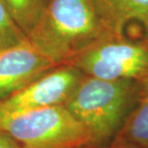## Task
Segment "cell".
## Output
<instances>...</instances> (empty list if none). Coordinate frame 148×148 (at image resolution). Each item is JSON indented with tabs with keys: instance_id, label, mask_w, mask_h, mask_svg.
Wrapping results in <instances>:
<instances>
[{
	"instance_id": "3",
	"label": "cell",
	"mask_w": 148,
	"mask_h": 148,
	"mask_svg": "<svg viewBox=\"0 0 148 148\" xmlns=\"http://www.w3.org/2000/svg\"><path fill=\"white\" fill-rule=\"evenodd\" d=\"M0 130L18 148L91 146V136L64 105L20 112L0 111Z\"/></svg>"
},
{
	"instance_id": "9",
	"label": "cell",
	"mask_w": 148,
	"mask_h": 148,
	"mask_svg": "<svg viewBox=\"0 0 148 148\" xmlns=\"http://www.w3.org/2000/svg\"><path fill=\"white\" fill-rule=\"evenodd\" d=\"M12 16L29 37L40 20L46 0H2Z\"/></svg>"
},
{
	"instance_id": "5",
	"label": "cell",
	"mask_w": 148,
	"mask_h": 148,
	"mask_svg": "<svg viewBox=\"0 0 148 148\" xmlns=\"http://www.w3.org/2000/svg\"><path fill=\"white\" fill-rule=\"evenodd\" d=\"M85 74L70 63L59 64L30 84L0 99L1 112L64 105Z\"/></svg>"
},
{
	"instance_id": "1",
	"label": "cell",
	"mask_w": 148,
	"mask_h": 148,
	"mask_svg": "<svg viewBox=\"0 0 148 148\" xmlns=\"http://www.w3.org/2000/svg\"><path fill=\"white\" fill-rule=\"evenodd\" d=\"M110 36L94 0H46L28 38L56 64H63Z\"/></svg>"
},
{
	"instance_id": "11",
	"label": "cell",
	"mask_w": 148,
	"mask_h": 148,
	"mask_svg": "<svg viewBox=\"0 0 148 148\" xmlns=\"http://www.w3.org/2000/svg\"><path fill=\"white\" fill-rule=\"evenodd\" d=\"M0 148H18L14 141L0 130Z\"/></svg>"
},
{
	"instance_id": "4",
	"label": "cell",
	"mask_w": 148,
	"mask_h": 148,
	"mask_svg": "<svg viewBox=\"0 0 148 148\" xmlns=\"http://www.w3.org/2000/svg\"><path fill=\"white\" fill-rule=\"evenodd\" d=\"M70 64L94 78L141 83L148 78V41L110 36L85 49Z\"/></svg>"
},
{
	"instance_id": "7",
	"label": "cell",
	"mask_w": 148,
	"mask_h": 148,
	"mask_svg": "<svg viewBox=\"0 0 148 148\" xmlns=\"http://www.w3.org/2000/svg\"><path fill=\"white\" fill-rule=\"evenodd\" d=\"M103 22L112 36H122L132 21L148 30V0H94Z\"/></svg>"
},
{
	"instance_id": "13",
	"label": "cell",
	"mask_w": 148,
	"mask_h": 148,
	"mask_svg": "<svg viewBox=\"0 0 148 148\" xmlns=\"http://www.w3.org/2000/svg\"><path fill=\"white\" fill-rule=\"evenodd\" d=\"M145 38H146L147 41H148V30L146 31V37H145Z\"/></svg>"
},
{
	"instance_id": "12",
	"label": "cell",
	"mask_w": 148,
	"mask_h": 148,
	"mask_svg": "<svg viewBox=\"0 0 148 148\" xmlns=\"http://www.w3.org/2000/svg\"><path fill=\"white\" fill-rule=\"evenodd\" d=\"M91 148H136L134 146H131V145H127V144H123V143H114L112 141L106 146H103V147H92Z\"/></svg>"
},
{
	"instance_id": "10",
	"label": "cell",
	"mask_w": 148,
	"mask_h": 148,
	"mask_svg": "<svg viewBox=\"0 0 148 148\" xmlns=\"http://www.w3.org/2000/svg\"><path fill=\"white\" fill-rule=\"evenodd\" d=\"M28 40L27 35L16 22L4 2L0 0V50L17 45Z\"/></svg>"
},
{
	"instance_id": "8",
	"label": "cell",
	"mask_w": 148,
	"mask_h": 148,
	"mask_svg": "<svg viewBox=\"0 0 148 148\" xmlns=\"http://www.w3.org/2000/svg\"><path fill=\"white\" fill-rule=\"evenodd\" d=\"M112 141L136 148H148V78L141 82L137 104Z\"/></svg>"
},
{
	"instance_id": "14",
	"label": "cell",
	"mask_w": 148,
	"mask_h": 148,
	"mask_svg": "<svg viewBox=\"0 0 148 148\" xmlns=\"http://www.w3.org/2000/svg\"><path fill=\"white\" fill-rule=\"evenodd\" d=\"M81 148H91V146H85V147H81Z\"/></svg>"
},
{
	"instance_id": "6",
	"label": "cell",
	"mask_w": 148,
	"mask_h": 148,
	"mask_svg": "<svg viewBox=\"0 0 148 148\" xmlns=\"http://www.w3.org/2000/svg\"><path fill=\"white\" fill-rule=\"evenodd\" d=\"M57 66L30 40L0 50V99Z\"/></svg>"
},
{
	"instance_id": "2",
	"label": "cell",
	"mask_w": 148,
	"mask_h": 148,
	"mask_svg": "<svg viewBox=\"0 0 148 148\" xmlns=\"http://www.w3.org/2000/svg\"><path fill=\"white\" fill-rule=\"evenodd\" d=\"M141 83L84 75L64 106L91 136V146L108 145L137 104Z\"/></svg>"
}]
</instances>
